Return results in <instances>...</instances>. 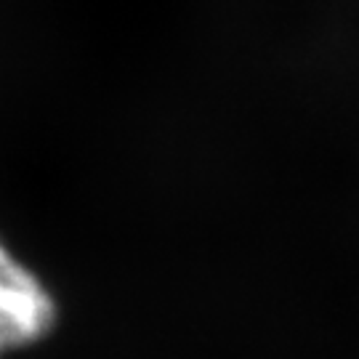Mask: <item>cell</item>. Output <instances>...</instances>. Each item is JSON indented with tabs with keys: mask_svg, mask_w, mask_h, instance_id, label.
<instances>
[{
	"mask_svg": "<svg viewBox=\"0 0 359 359\" xmlns=\"http://www.w3.org/2000/svg\"><path fill=\"white\" fill-rule=\"evenodd\" d=\"M56 320L51 287L0 237V359L46 341Z\"/></svg>",
	"mask_w": 359,
	"mask_h": 359,
	"instance_id": "1",
	"label": "cell"
}]
</instances>
